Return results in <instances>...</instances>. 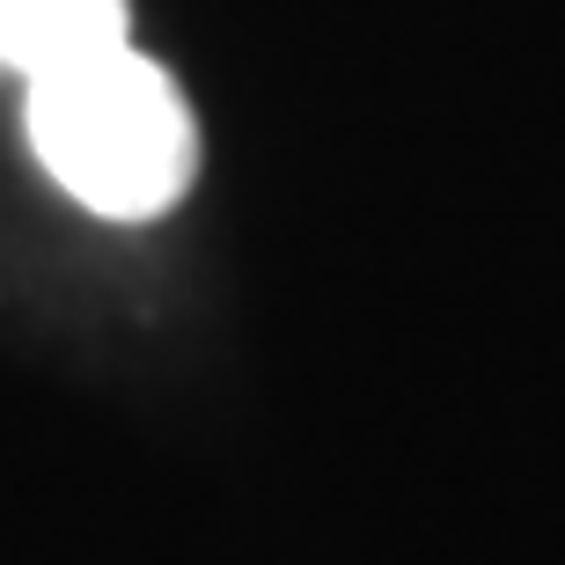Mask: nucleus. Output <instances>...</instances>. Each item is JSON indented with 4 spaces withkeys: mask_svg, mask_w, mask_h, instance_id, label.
I'll use <instances>...</instances> for the list:
<instances>
[{
    "mask_svg": "<svg viewBox=\"0 0 565 565\" xmlns=\"http://www.w3.org/2000/svg\"><path fill=\"white\" fill-rule=\"evenodd\" d=\"M104 44H126V0H0V66L52 74Z\"/></svg>",
    "mask_w": 565,
    "mask_h": 565,
    "instance_id": "f03ea898",
    "label": "nucleus"
},
{
    "mask_svg": "<svg viewBox=\"0 0 565 565\" xmlns=\"http://www.w3.org/2000/svg\"><path fill=\"white\" fill-rule=\"evenodd\" d=\"M30 147L82 206L147 221L191 184L199 140L169 74L126 44L30 74Z\"/></svg>",
    "mask_w": 565,
    "mask_h": 565,
    "instance_id": "f257e3e1",
    "label": "nucleus"
}]
</instances>
